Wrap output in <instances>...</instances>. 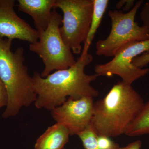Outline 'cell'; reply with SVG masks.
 Instances as JSON below:
<instances>
[{"label":"cell","mask_w":149,"mask_h":149,"mask_svg":"<svg viewBox=\"0 0 149 149\" xmlns=\"http://www.w3.org/2000/svg\"><path fill=\"white\" fill-rule=\"evenodd\" d=\"M56 0H18L17 6L19 11L27 13L34 20L37 32L45 30L50 22L52 10Z\"/></svg>","instance_id":"30bf717a"},{"label":"cell","mask_w":149,"mask_h":149,"mask_svg":"<svg viewBox=\"0 0 149 149\" xmlns=\"http://www.w3.org/2000/svg\"><path fill=\"white\" fill-rule=\"evenodd\" d=\"M132 64L139 68H143L149 63V52L145 53L133 59Z\"/></svg>","instance_id":"2e32d148"},{"label":"cell","mask_w":149,"mask_h":149,"mask_svg":"<svg viewBox=\"0 0 149 149\" xmlns=\"http://www.w3.org/2000/svg\"><path fill=\"white\" fill-rule=\"evenodd\" d=\"M149 52V39L131 42L121 48L108 62L97 65L95 72L100 76L118 75L122 82L131 85L149 73V68L136 67L132 64V61L142 54Z\"/></svg>","instance_id":"52a82bcc"},{"label":"cell","mask_w":149,"mask_h":149,"mask_svg":"<svg viewBox=\"0 0 149 149\" xmlns=\"http://www.w3.org/2000/svg\"><path fill=\"white\" fill-rule=\"evenodd\" d=\"M15 6V1L0 0V37L18 39L30 44L37 42L39 33L17 15Z\"/></svg>","instance_id":"9c48e42d"},{"label":"cell","mask_w":149,"mask_h":149,"mask_svg":"<svg viewBox=\"0 0 149 149\" xmlns=\"http://www.w3.org/2000/svg\"><path fill=\"white\" fill-rule=\"evenodd\" d=\"M12 40L0 37V78L4 84L8 101L3 113L4 118L13 117L23 107L30 106L36 100L32 77L24 64V49L11 50Z\"/></svg>","instance_id":"3957f363"},{"label":"cell","mask_w":149,"mask_h":149,"mask_svg":"<svg viewBox=\"0 0 149 149\" xmlns=\"http://www.w3.org/2000/svg\"><path fill=\"white\" fill-rule=\"evenodd\" d=\"M134 3V0H121L117 3L116 7V10H120V9L123 6V10L128 12L133 8L135 5Z\"/></svg>","instance_id":"d6986e66"},{"label":"cell","mask_w":149,"mask_h":149,"mask_svg":"<svg viewBox=\"0 0 149 149\" xmlns=\"http://www.w3.org/2000/svg\"><path fill=\"white\" fill-rule=\"evenodd\" d=\"M93 14L90 29L82 50L81 55H83L88 53V50L100 25L109 3L108 0H93Z\"/></svg>","instance_id":"7c38bea8"},{"label":"cell","mask_w":149,"mask_h":149,"mask_svg":"<svg viewBox=\"0 0 149 149\" xmlns=\"http://www.w3.org/2000/svg\"><path fill=\"white\" fill-rule=\"evenodd\" d=\"M142 146V142L140 140L132 142L125 147H119L118 149H141Z\"/></svg>","instance_id":"ffe728a7"},{"label":"cell","mask_w":149,"mask_h":149,"mask_svg":"<svg viewBox=\"0 0 149 149\" xmlns=\"http://www.w3.org/2000/svg\"><path fill=\"white\" fill-rule=\"evenodd\" d=\"M88 53L81 55L74 65L67 69L58 70L47 77H42L37 72L32 76L33 89L37 97L36 107L52 110L66 101L67 97L77 100L83 97H95L99 91L91 85L99 75L88 74L85 68L93 61Z\"/></svg>","instance_id":"6da1fadb"},{"label":"cell","mask_w":149,"mask_h":149,"mask_svg":"<svg viewBox=\"0 0 149 149\" xmlns=\"http://www.w3.org/2000/svg\"><path fill=\"white\" fill-rule=\"evenodd\" d=\"M63 17L54 9L47 28L39 33L37 42L30 44L29 49L42 59L45 68L40 74L45 77L52 71L67 69L76 60L72 51L66 45L60 32Z\"/></svg>","instance_id":"277c9868"},{"label":"cell","mask_w":149,"mask_h":149,"mask_svg":"<svg viewBox=\"0 0 149 149\" xmlns=\"http://www.w3.org/2000/svg\"><path fill=\"white\" fill-rule=\"evenodd\" d=\"M143 3V0L138 1L126 13L116 9L108 12L111 30L106 39L99 40L96 43L97 55L113 57L126 44L149 39V29L139 26L135 21L136 14Z\"/></svg>","instance_id":"5b68a950"},{"label":"cell","mask_w":149,"mask_h":149,"mask_svg":"<svg viewBox=\"0 0 149 149\" xmlns=\"http://www.w3.org/2000/svg\"><path fill=\"white\" fill-rule=\"evenodd\" d=\"M149 134V99L125 135L135 137Z\"/></svg>","instance_id":"4fadbf2b"},{"label":"cell","mask_w":149,"mask_h":149,"mask_svg":"<svg viewBox=\"0 0 149 149\" xmlns=\"http://www.w3.org/2000/svg\"><path fill=\"white\" fill-rule=\"evenodd\" d=\"M8 101V94L6 88L0 78V109L7 106Z\"/></svg>","instance_id":"ac0fdd59"},{"label":"cell","mask_w":149,"mask_h":149,"mask_svg":"<svg viewBox=\"0 0 149 149\" xmlns=\"http://www.w3.org/2000/svg\"><path fill=\"white\" fill-rule=\"evenodd\" d=\"M85 149H100L97 141V134L91 125L78 135Z\"/></svg>","instance_id":"5bb4252c"},{"label":"cell","mask_w":149,"mask_h":149,"mask_svg":"<svg viewBox=\"0 0 149 149\" xmlns=\"http://www.w3.org/2000/svg\"><path fill=\"white\" fill-rule=\"evenodd\" d=\"M95 102L94 98L83 97L74 100L68 98L61 105L51 111L57 123L64 125L70 136H78L91 125Z\"/></svg>","instance_id":"ba28073f"},{"label":"cell","mask_w":149,"mask_h":149,"mask_svg":"<svg viewBox=\"0 0 149 149\" xmlns=\"http://www.w3.org/2000/svg\"><path fill=\"white\" fill-rule=\"evenodd\" d=\"M57 8L63 13L59 29L63 42L72 53L79 54L90 29L93 0H56L54 9Z\"/></svg>","instance_id":"8992f818"},{"label":"cell","mask_w":149,"mask_h":149,"mask_svg":"<svg viewBox=\"0 0 149 149\" xmlns=\"http://www.w3.org/2000/svg\"><path fill=\"white\" fill-rule=\"evenodd\" d=\"M144 104L131 85L119 81L94 104L91 126L98 135L111 138L125 134Z\"/></svg>","instance_id":"7a4b0ae2"},{"label":"cell","mask_w":149,"mask_h":149,"mask_svg":"<svg viewBox=\"0 0 149 149\" xmlns=\"http://www.w3.org/2000/svg\"><path fill=\"white\" fill-rule=\"evenodd\" d=\"M140 17L143 26L149 29V1L143 4L140 13Z\"/></svg>","instance_id":"e0dca14e"},{"label":"cell","mask_w":149,"mask_h":149,"mask_svg":"<svg viewBox=\"0 0 149 149\" xmlns=\"http://www.w3.org/2000/svg\"><path fill=\"white\" fill-rule=\"evenodd\" d=\"M69 136L68 129L56 123L37 139L34 149H63L69 141Z\"/></svg>","instance_id":"8fae6325"},{"label":"cell","mask_w":149,"mask_h":149,"mask_svg":"<svg viewBox=\"0 0 149 149\" xmlns=\"http://www.w3.org/2000/svg\"><path fill=\"white\" fill-rule=\"evenodd\" d=\"M97 141L100 149H118V144L107 136L98 135Z\"/></svg>","instance_id":"9a60e30c"}]
</instances>
